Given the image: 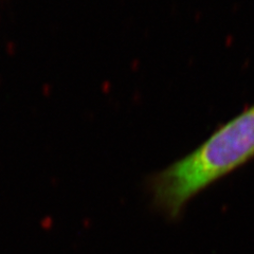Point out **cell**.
<instances>
[{"instance_id":"obj_1","label":"cell","mask_w":254,"mask_h":254,"mask_svg":"<svg viewBox=\"0 0 254 254\" xmlns=\"http://www.w3.org/2000/svg\"><path fill=\"white\" fill-rule=\"evenodd\" d=\"M254 160V104L214 130L193 152L147 178L154 209L180 220L202 190Z\"/></svg>"}]
</instances>
